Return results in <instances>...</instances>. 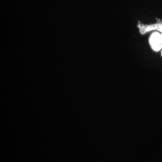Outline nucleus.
<instances>
[{
  "label": "nucleus",
  "mask_w": 162,
  "mask_h": 162,
  "mask_svg": "<svg viewBox=\"0 0 162 162\" xmlns=\"http://www.w3.org/2000/svg\"><path fill=\"white\" fill-rule=\"evenodd\" d=\"M149 43L154 51L158 52L161 50L162 48L161 34L159 32H154L152 33L149 38Z\"/></svg>",
  "instance_id": "1"
},
{
  "label": "nucleus",
  "mask_w": 162,
  "mask_h": 162,
  "mask_svg": "<svg viewBox=\"0 0 162 162\" xmlns=\"http://www.w3.org/2000/svg\"><path fill=\"white\" fill-rule=\"evenodd\" d=\"M138 26L139 28V31L141 34H144L150 31L157 30V23L151 25H144L139 22Z\"/></svg>",
  "instance_id": "2"
},
{
  "label": "nucleus",
  "mask_w": 162,
  "mask_h": 162,
  "mask_svg": "<svg viewBox=\"0 0 162 162\" xmlns=\"http://www.w3.org/2000/svg\"><path fill=\"white\" fill-rule=\"evenodd\" d=\"M157 31L162 33V22H157Z\"/></svg>",
  "instance_id": "3"
},
{
  "label": "nucleus",
  "mask_w": 162,
  "mask_h": 162,
  "mask_svg": "<svg viewBox=\"0 0 162 162\" xmlns=\"http://www.w3.org/2000/svg\"><path fill=\"white\" fill-rule=\"evenodd\" d=\"M161 38H162V33H161Z\"/></svg>",
  "instance_id": "4"
},
{
  "label": "nucleus",
  "mask_w": 162,
  "mask_h": 162,
  "mask_svg": "<svg viewBox=\"0 0 162 162\" xmlns=\"http://www.w3.org/2000/svg\"></svg>",
  "instance_id": "5"
}]
</instances>
